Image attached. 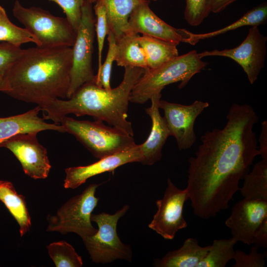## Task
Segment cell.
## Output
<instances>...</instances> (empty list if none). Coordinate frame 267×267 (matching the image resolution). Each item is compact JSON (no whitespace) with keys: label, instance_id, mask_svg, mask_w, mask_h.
Here are the masks:
<instances>
[{"label":"cell","instance_id":"cell-1","mask_svg":"<svg viewBox=\"0 0 267 267\" xmlns=\"http://www.w3.org/2000/svg\"><path fill=\"white\" fill-rule=\"evenodd\" d=\"M222 129L201 136L195 156L188 159L186 188L194 214L208 219L229 207L239 183L259 155L254 127L258 116L251 106L232 104Z\"/></svg>","mask_w":267,"mask_h":267},{"label":"cell","instance_id":"cell-2","mask_svg":"<svg viewBox=\"0 0 267 267\" xmlns=\"http://www.w3.org/2000/svg\"><path fill=\"white\" fill-rule=\"evenodd\" d=\"M72 64V47L25 49L4 76L5 93L41 108L54 99L67 98Z\"/></svg>","mask_w":267,"mask_h":267},{"label":"cell","instance_id":"cell-3","mask_svg":"<svg viewBox=\"0 0 267 267\" xmlns=\"http://www.w3.org/2000/svg\"><path fill=\"white\" fill-rule=\"evenodd\" d=\"M144 72L141 68L125 67L122 82L110 89L97 86L93 81L87 82L68 100L57 98L42 107L43 118L60 124L61 119L68 114L89 115L134 136L132 124L127 120L130 95Z\"/></svg>","mask_w":267,"mask_h":267},{"label":"cell","instance_id":"cell-4","mask_svg":"<svg viewBox=\"0 0 267 267\" xmlns=\"http://www.w3.org/2000/svg\"><path fill=\"white\" fill-rule=\"evenodd\" d=\"M207 64L202 60L196 50H193L178 55L158 68L145 69L132 89L130 102L144 103L172 83L180 82L178 88L181 89Z\"/></svg>","mask_w":267,"mask_h":267},{"label":"cell","instance_id":"cell-5","mask_svg":"<svg viewBox=\"0 0 267 267\" xmlns=\"http://www.w3.org/2000/svg\"><path fill=\"white\" fill-rule=\"evenodd\" d=\"M12 12L13 16L36 39L37 46H73L76 32L66 17L55 16L41 7H25L18 0L15 2Z\"/></svg>","mask_w":267,"mask_h":267},{"label":"cell","instance_id":"cell-6","mask_svg":"<svg viewBox=\"0 0 267 267\" xmlns=\"http://www.w3.org/2000/svg\"><path fill=\"white\" fill-rule=\"evenodd\" d=\"M60 124L96 158L116 153L135 144L133 136L103 121H80L63 117Z\"/></svg>","mask_w":267,"mask_h":267},{"label":"cell","instance_id":"cell-7","mask_svg":"<svg viewBox=\"0 0 267 267\" xmlns=\"http://www.w3.org/2000/svg\"><path fill=\"white\" fill-rule=\"evenodd\" d=\"M129 208L126 205L114 214H91V221L95 222L98 228L96 233L83 241L92 262L106 264L117 259L131 262V247L122 242L117 232L119 220Z\"/></svg>","mask_w":267,"mask_h":267},{"label":"cell","instance_id":"cell-8","mask_svg":"<svg viewBox=\"0 0 267 267\" xmlns=\"http://www.w3.org/2000/svg\"><path fill=\"white\" fill-rule=\"evenodd\" d=\"M98 185L95 183L89 185L82 193L64 204L55 215H48L46 230L63 234L74 232L82 239L96 233L97 229L92 226L90 218L99 200L95 196Z\"/></svg>","mask_w":267,"mask_h":267},{"label":"cell","instance_id":"cell-9","mask_svg":"<svg viewBox=\"0 0 267 267\" xmlns=\"http://www.w3.org/2000/svg\"><path fill=\"white\" fill-rule=\"evenodd\" d=\"M94 0H85L82 8L81 22L72 48L70 85L67 98L84 84L94 77L92 67L95 18L93 4Z\"/></svg>","mask_w":267,"mask_h":267},{"label":"cell","instance_id":"cell-10","mask_svg":"<svg viewBox=\"0 0 267 267\" xmlns=\"http://www.w3.org/2000/svg\"><path fill=\"white\" fill-rule=\"evenodd\" d=\"M258 26H252L242 43L237 47L223 50L214 49L198 53L202 58L218 56L231 58L237 63L246 74L251 84L257 80L264 66L267 37L260 32Z\"/></svg>","mask_w":267,"mask_h":267},{"label":"cell","instance_id":"cell-11","mask_svg":"<svg viewBox=\"0 0 267 267\" xmlns=\"http://www.w3.org/2000/svg\"><path fill=\"white\" fill-rule=\"evenodd\" d=\"M188 199L186 189L178 188L168 178L163 198L156 201L157 210L148 224L149 228L165 239H174L178 230L187 226L183 208Z\"/></svg>","mask_w":267,"mask_h":267},{"label":"cell","instance_id":"cell-12","mask_svg":"<svg viewBox=\"0 0 267 267\" xmlns=\"http://www.w3.org/2000/svg\"><path fill=\"white\" fill-rule=\"evenodd\" d=\"M159 108L164 112L171 135L175 137L180 150L190 148L196 141L194 124L196 118L207 107V102L195 100L190 105H183L160 99Z\"/></svg>","mask_w":267,"mask_h":267},{"label":"cell","instance_id":"cell-13","mask_svg":"<svg viewBox=\"0 0 267 267\" xmlns=\"http://www.w3.org/2000/svg\"><path fill=\"white\" fill-rule=\"evenodd\" d=\"M37 134H16L1 143L0 147L12 152L26 175L34 179H44L47 177L51 166L47 150L39 143Z\"/></svg>","mask_w":267,"mask_h":267},{"label":"cell","instance_id":"cell-14","mask_svg":"<svg viewBox=\"0 0 267 267\" xmlns=\"http://www.w3.org/2000/svg\"><path fill=\"white\" fill-rule=\"evenodd\" d=\"M129 33H141L163 40L185 43L195 45L193 33L184 29H177L168 24L151 9L149 2H143L132 12L128 20Z\"/></svg>","mask_w":267,"mask_h":267},{"label":"cell","instance_id":"cell-15","mask_svg":"<svg viewBox=\"0 0 267 267\" xmlns=\"http://www.w3.org/2000/svg\"><path fill=\"white\" fill-rule=\"evenodd\" d=\"M266 218L267 201L244 198L232 207L225 224L237 242L250 245L253 244L256 231Z\"/></svg>","mask_w":267,"mask_h":267},{"label":"cell","instance_id":"cell-16","mask_svg":"<svg viewBox=\"0 0 267 267\" xmlns=\"http://www.w3.org/2000/svg\"><path fill=\"white\" fill-rule=\"evenodd\" d=\"M142 158L140 145L135 144L116 153L99 159L91 164L66 168L64 187L65 188H76L92 177L113 171L127 163H141Z\"/></svg>","mask_w":267,"mask_h":267},{"label":"cell","instance_id":"cell-17","mask_svg":"<svg viewBox=\"0 0 267 267\" xmlns=\"http://www.w3.org/2000/svg\"><path fill=\"white\" fill-rule=\"evenodd\" d=\"M161 96V92L153 95L150 98L151 106L145 109L151 119L152 126L147 139L140 144L142 156L141 163L143 165H152L160 160L163 147L171 135L166 121L159 112L158 104Z\"/></svg>","mask_w":267,"mask_h":267},{"label":"cell","instance_id":"cell-18","mask_svg":"<svg viewBox=\"0 0 267 267\" xmlns=\"http://www.w3.org/2000/svg\"><path fill=\"white\" fill-rule=\"evenodd\" d=\"M41 108L37 106L28 111L19 115L0 118V144L6 140L20 134L35 133L52 130L66 133L60 124H49L39 116Z\"/></svg>","mask_w":267,"mask_h":267},{"label":"cell","instance_id":"cell-19","mask_svg":"<svg viewBox=\"0 0 267 267\" xmlns=\"http://www.w3.org/2000/svg\"><path fill=\"white\" fill-rule=\"evenodd\" d=\"M210 245L202 247L196 239L189 237L178 249L171 251L161 259H155L157 267H196L205 257Z\"/></svg>","mask_w":267,"mask_h":267},{"label":"cell","instance_id":"cell-20","mask_svg":"<svg viewBox=\"0 0 267 267\" xmlns=\"http://www.w3.org/2000/svg\"><path fill=\"white\" fill-rule=\"evenodd\" d=\"M0 201L16 220L20 226V236H23L31 226V217L25 197L16 192L11 182L0 180Z\"/></svg>","mask_w":267,"mask_h":267},{"label":"cell","instance_id":"cell-21","mask_svg":"<svg viewBox=\"0 0 267 267\" xmlns=\"http://www.w3.org/2000/svg\"><path fill=\"white\" fill-rule=\"evenodd\" d=\"M138 34L125 33L116 40L115 61L117 66L148 69L146 56L140 45Z\"/></svg>","mask_w":267,"mask_h":267},{"label":"cell","instance_id":"cell-22","mask_svg":"<svg viewBox=\"0 0 267 267\" xmlns=\"http://www.w3.org/2000/svg\"><path fill=\"white\" fill-rule=\"evenodd\" d=\"M138 40L149 69L158 68L178 55L177 43L143 35H139Z\"/></svg>","mask_w":267,"mask_h":267},{"label":"cell","instance_id":"cell-23","mask_svg":"<svg viewBox=\"0 0 267 267\" xmlns=\"http://www.w3.org/2000/svg\"><path fill=\"white\" fill-rule=\"evenodd\" d=\"M100 0L104 2L106 8L108 30L112 32L116 39L129 33L128 20L131 13L137 5L147 1L145 0Z\"/></svg>","mask_w":267,"mask_h":267},{"label":"cell","instance_id":"cell-24","mask_svg":"<svg viewBox=\"0 0 267 267\" xmlns=\"http://www.w3.org/2000/svg\"><path fill=\"white\" fill-rule=\"evenodd\" d=\"M243 178L239 190L244 198L267 201V160L256 163Z\"/></svg>","mask_w":267,"mask_h":267},{"label":"cell","instance_id":"cell-25","mask_svg":"<svg viewBox=\"0 0 267 267\" xmlns=\"http://www.w3.org/2000/svg\"><path fill=\"white\" fill-rule=\"evenodd\" d=\"M267 21V2H263L246 12L237 21L228 26L207 33L194 34V40L198 43L201 40L212 38L230 31L246 26H258L264 25Z\"/></svg>","mask_w":267,"mask_h":267},{"label":"cell","instance_id":"cell-26","mask_svg":"<svg viewBox=\"0 0 267 267\" xmlns=\"http://www.w3.org/2000/svg\"><path fill=\"white\" fill-rule=\"evenodd\" d=\"M237 242L232 238L215 239L204 259L196 267H224L233 259L234 246Z\"/></svg>","mask_w":267,"mask_h":267},{"label":"cell","instance_id":"cell-27","mask_svg":"<svg viewBox=\"0 0 267 267\" xmlns=\"http://www.w3.org/2000/svg\"><path fill=\"white\" fill-rule=\"evenodd\" d=\"M0 42L20 46L23 44L38 42L26 29L15 25L8 18L4 8L0 5Z\"/></svg>","mask_w":267,"mask_h":267},{"label":"cell","instance_id":"cell-28","mask_svg":"<svg viewBox=\"0 0 267 267\" xmlns=\"http://www.w3.org/2000/svg\"><path fill=\"white\" fill-rule=\"evenodd\" d=\"M48 254L56 267H81L83 261L73 246L64 241L50 243L47 246Z\"/></svg>","mask_w":267,"mask_h":267},{"label":"cell","instance_id":"cell-29","mask_svg":"<svg viewBox=\"0 0 267 267\" xmlns=\"http://www.w3.org/2000/svg\"><path fill=\"white\" fill-rule=\"evenodd\" d=\"M108 49L104 62L96 75L94 76L93 81L97 86L106 89H110V79L112 66L115 61L116 51V40L112 31L108 30L107 33Z\"/></svg>","mask_w":267,"mask_h":267},{"label":"cell","instance_id":"cell-30","mask_svg":"<svg viewBox=\"0 0 267 267\" xmlns=\"http://www.w3.org/2000/svg\"><path fill=\"white\" fill-rule=\"evenodd\" d=\"M93 5V9L96 16L95 31L98 46V69L99 71L102 66V55L104 43L107 35L108 28L106 8L104 2L96 0Z\"/></svg>","mask_w":267,"mask_h":267},{"label":"cell","instance_id":"cell-31","mask_svg":"<svg viewBox=\"0 0 267 267\" xmlns=\"http://www.w3.org/2000/svg\"><path fill=\"white\" fill-rule=\"evenodd\" d=\"M184 19L192 26L200 25L209 15V0H185Z\"/></svg>","mask_w":267,"mask_h":267},{"label":"cell","instance_id":"cell-32","mask_svg":"<svg viewBox=\"0 0 267 267\" xmlns=\"http://www.w3.org/2000/svg\"><path fill=\"white\" fill-rule=\"evenodd\" d=\"M25 50L20 46L8 42L0 44V76L4 77L23 54Z\"/></svg>","mask_w":267,"mask_h":267},{"label":"cell","instance_id":"cell-33","mask_svg":"<svg viewBox=\"0 0 267 267\" xmlns=\"http://www.w3.org/2000/svg\"><path fill=\"white\" fill-rule=\"evenodd\" d=\"M258 247L253 246L250 252L247 254L241 250L235 251L233 259L235 263L232 267H264L265 266V258L267 252L260 253Z\"/></svg>","mask_w":267,"mask_h":267},{"label":"cell","instance_id":"cell-34","mask_svg":"<svg viewBox=\"0 0 267 267\" xmlns=\"http://www.w3.org/2000/svg\"><path fill=\"white\" fill-rule=\"evenodd\" d=\"M58 4L65 13L66 18L77 33L82 16V8L85 0H49Z\"/></svg>","mask_w":267,"mask_h":267},{"label":"cell","instance_id":"cell-35","mask_svg":"<svg viewBox=\"0 0 267 267\" xmlns=\"http://www.w3.org/2000/svg\"><path fill=\"white\" fill-rule=\"evenodd\" d=\"M253 244L258 247H267V218H265L256 231Z\"/></svg>","mask_w":267,"mask_h":267},{"label":"cell","instance_id":"cell-36","mask_svg":"<svg viewBox=\"0 0 267 267\" xmlns=\"http://www.w3.org/2000/svg\"><path fill=\"white\" fill-rule=\"evenodd\" d=\"M260 148L259 155L262 160H267V121H264L262 123L261 132L259 137Z\"/></svg>","mask_w":267,"mask_h":267},{"label":"cell","instance_id":"cell-37","mask_svg":"<svg viewBox=\"0 0 267 267\" xmlns=\"http://www.w3.org/2000/svg\"><path fill=\"white\" fill-rule=\"evenodd\" d=\"M236 0H209L210 12L213 13L221 12Z\"/></svg>","mask_w":267,"mask_h":267},{"label":"cell","instance_id":"cell-38","mask_svg":"<svg viewBox=\"0 0 267 267\" xmlns=\"http://www.w3.org/2000/svg\"><path fill=\"white\" fill-rule=\"evenodd\" d=\"M7 90V86L4 77L0 76V91L5 92Z\"/></svg>","mask_w":267,"mask_h":267},{"label":"cell","instance_id":"cell-39","mask_svg":"<svg viewBox=\"0 0 267 267\" xmlns=\"http://www.w3.org/2000/svg\"><path fill=\"white\" fill-rule=\"evenodd\" d=\"M148 2H149L150 0H154V1H156V0H145Z\"/></svg>","mask_w":267,"mask_h":267}]
</instances>
